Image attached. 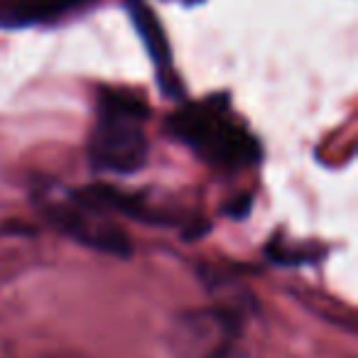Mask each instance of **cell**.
Instances as JSON below:
<instances>
[{"label": "cell", "instance_id": "obj_6", "mask_svg": "<svg viewBox=\"0 0 358 358\" xmlns=\"http://www.w3.org/2000/svg\"><path fill=\"white\" fill-rule=\"evenodd\" d=\"M268 255H270V260H275V263L299 265V263H307V260H312L317 253H314V250H307V248H299V245H287L278 236V238L268 245Z\"/></svg>", "mask_w": 358, "mask_h": 358}, {"label": "cell", "instance_id": "obj_8", "mask_svg": "<svg viewBox=\"0 0 358 358\" xmlns=\"http://www.w3.org/2000/svg\"><path fill=\"white\" fill-rule=\"evenodd\" d=\"M209 358H245V356L238 351V348H234V346H221L219 351H214Z\"/></svg>", "mask_w": 358, "mask_h": 358}, {"label": "cell", "instance_id": "obj_1", "mask_svg": "<svg viewBox=\"0 0 358 358\" xmlns=\"http://www.w3.org/2000/svg\"><path fill=\"white\" fill-rule=\"evenodd\" d=\"M167 130L189 145L201 159L221 169L250 167L260 157L258 140L231 120L224 99L182 106L169 115Z\"/></svg>", "mask_w": 358, "mask_h": 358}, {"label": "cell", "instance_id": "obj_5", "mask_svg": "<svg viewBox=\"0 0 358 358\" xmlns=\"http://www.w3.org/2000/svg\"><path fill=\"white\" fill-rule=\"evenodd\" d=\"M91 0H17L15 6L3 15L8 25H35V22H50L62 15L89 6Z\"/></svg>", "mask_w": 358, "mask_h": 358}, {"label": "cell", "instance_id": "obj_2", "mask_svg": "<svg viewBox=\"0 0 358 358\" xmlns=\"http://www.w3.org/2000/svg\"><path fill=\"white\" fill-rule=\"evenodd\" d=\"M150 115L145 99L128 89H103L99 99V123L91 135L89 157L96 169L113 174L138 172L148 159L143 123Z\"/></svg>", "mask_w": 358, "mask_h": 358}, {"label": "cell", "instance_id": "obj_4", "mask_svg": "<svg viewBox=\"0 0 358 358\" xmlns=\"http://www.w3.org/2000/svg\"><path fill=\"white\" fill-rule=\"evenodd\" d=\"M130 17H133L135 27H138L140 37H143L145 47H148L150 57H152L155 66L159 71V89L167 96H179L182 86H179L177 76L172 71V50H169L167 35H164L157 15L143 3H133L130 6Z\"/></svg>", "mask_w": 358, "mask_h": 358}, {"label": "cell", "instance_id": "obj_7", "mask_svg": "<svg viewBox=\"0 0 358 358\" xmlns=\"http://www.w3.org/2000/svg\"><path fill=\"white\" fill-rule=\"evenodd\" d=\"M250 211V196H236L234 204L226 206V214H231L234 219H243Z\"/></svg>", "mask_w": 358, "mask_h": 358}, {"label": "cell", "instance_id": "obj_3", "mask_svg": "<svg viewBox=\"0 0 358 358\" xmlns=\"http://www.w3.org/2000/svg\"><path fill=\"white\" fill-rule=\"evenodd\" d=\"M45 216L59 234L74 238L76 243L86 248L103 250L115 258H128L133 253L130 238L120 226H115L108 219V214L96 211L86 204H79L76 199L57 201V204L45 206Z\"/></svg>", "mask_w": 358, "mask_h": 358}]
</instances>
